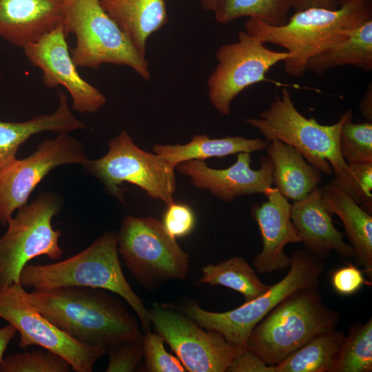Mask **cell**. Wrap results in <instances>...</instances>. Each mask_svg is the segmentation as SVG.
Wrapping results in <instances>:
<instances>
[{"label":"cell","instance_id":"cell-1","mask_svg":"<svg viewBox=\"0 0 372 372\" xmlns=\"http://www.w3.org/2000/svg\"><path fill=\"white\" fill-rule=\"evenodd\" d=\"M108 291L65 286L26 293L41 315L76 341L107 349L141 333L137 320Z\"/></svg>","mask_w":372,"mask_h":372},{"label":"cell","instance_id":"cell-2","mask_svg":"<svg viewBox=\"0 0 372 372\" xmlns=\"http://www.w3.org/2000/svg\"><path fill=\"white\" fill-rule=\"evenodd\" d=\"M372 19V0H347L337 9L309 8L289 17L280 26L248 18L245 32L262 43L280 45L289 56L283 61L285 72L302 77L307 61L346 39L351 30Z\"/></svg>","mask_w":372,"mask_h":372},{"label":"cell","instance_id":"cell-3","mask_svg":"<svg viewBox=\"0 0 372 372\" xmlns=\"http://www.w3.org/2000/svg\"><path fill=\"white\" fill-rule=\"evenodd\" d=\"M351 109L332 125H322L315 118H307L296 107L289 91L284 87L258 118L245 120L268 141L275 139L298 150L308 163L326 175L334 174L332 183L349 192L353 174L339 149V136Z\"/></svg>","mask_w":372,"mask_h":372},{"label":"cell","instance_id":"cell-4","mask_svg":"<svg viewBox=\"0 0 372 372\" xmlns=\"http://www.w3.org/2000/svg\"><path fill=\"white\" fill-rule=\"evenodd\" d=\"M19 284L23 288L35 290L79 286L116 293L134 309L143 330L150 331L149 311L123 273L115 231H106L88 247L62 261L50 265H25L21 272Z\"/></svg>","mask_w":372,"mask_h":372},{"label":"cell","instance_id":"cell-5","mask_svg":"<svg viewBox=\"0 0 372 372\" xmlns=\"http://www.w3.org/2000/svg\"><path fill=\"white\" fill-rule=\"evenodd\" d=\"M339 313L322 301L318 287L292 293L251 330L245 348L277 365L315 337L335 329Z\"/></svg>","mask_w":372,"mask_h":372},{"label":"cell","instance_id":"cell-6","mask_svg":"<svg viewBox=\"0 0 372 372\" xmlns=\"http://www.w3.org/2000/svg\"><path fill=\"white\" fill-rule=\"evenodd\" d=\"M63 25L76 37L71 56L76 67L98 69L105 63L126 65L143 79L149 64L127 34L109 16L100 0H64Z\"/></svg>","mask_w":372,"mask_h":372},{"label":"cell","instance_id":"cell-7","mask_svg":"<svg viewBox=\"0 0 372 372\" xmlns=\"http://www.w3.org/2000/svg\"><path fill=\"white\" fill-rule=\"evenodd\" d=\"M291 259L289 271L282 280L239 307L217 313L189 304L182 311L200 327L215 331L228 342L245 348L254 327L279 303L297 291L318 287L324 269L323 260L304 249L294 251Z\"/></svg>","mask_w":372,"mask_h":372},{"label":"cell","instance_id":"cell-8","mask_svg":"<svg viewBox=\"0 0 372 372\" xmlns=\"http://www.w3.org/2000/svg\"><path fill=\"white\" fill-rule=\"evenodd\" d=\"M61 205L57 194L43 192L10 219L0 237V287L20 285L23 268L37 256L61 259L64 252L59 244L61 231L52 228V220Z\"/></svg>","mask_w":372,"mask_h":372},{"label":"cell","instance_id":"cell-9","mask_svg":"<svg viewBox=\"0 0 372 372\" xmlns=\"http://www.w3.org/2000/svg\"><path fill=\"white\" fill-rule=\"evenodd\" d=\"M83 167L123 203V183L138 186L149 197L161 200L166 206L174 202L176 167L161 156L138 147L126 131L109 141L103 156L89 159Z\"/></svg>","mask_w":372,"mask_h":372},{"label":"cell","instance_id":"cell-10","mask_svg":"<svg viewBox=\"0 0 372 372\" xmlns=\"http://www.w3.org/2000/svg\"><path fill=\"white\" fill-rule=\"evenodd\" d=\"M118 252L130 273L146 284L183 279L188 271V255L152 217L128 215L117 233Z\"/></svg>","mask_w":372,"mask_h":372},{"label":"cell","instance_id":"cell-11","mask_svg":"<svg viewBox=\"0 0 372 372\" xmlns=\"http://www.w3.org/2000/svg\"><path fill=\"white\" fill-rule=\"evenodd\" d=\"M217 65L207 79L208 99L221 114L231 113L233 100L244 90L266 80L269 70L288 56L287 51L272 50L256 36L240 31L238 40L220 46Z\"/></svg>","mask_w":372,"mask_h":372},{"label":"cell","instance_id":"cell-12","mask_svg":"<svg viewBox=\"0 0 372 372\" xmlns=\"http://www.w3.org/2000/svg\"><path fill=\"white\" fill-rule=\"evenodd\" d=\"M20 285L0 287V318L13 326L20 335L22 349L36 345L66 360L76 372H92L95 362L107 351L73 339L30 304Z\"/></svg>","mask_w":372,"mask_h":372},{"label":"cell","instance_id":"cell-13","mask_svg":"<svg viewBox=\"0 0 372 372\" xmlns=\"http://www.w3.org/2000/svg\"><path fill=\"white\" fill-rule=\"evenodd\" d=\"M149 314L156 333L187 371H227L244 349L228 342L215 331H205L187 316L169 306L155 303Z\"/></svg>","mask_w":372,"mask_h":372},{"label":"cell","instance_id":"cell-14","mask_svg":"<svg viewBox=\"0 0 372 372\" xmlns=\"http://www.w3.org/2000/svg\"><path fill=\"white\" fill-rule=\"evenodd\" d=\"M89 160L81 141L59 134L45 139L28 157L16 159L0 172V223L6 227L13 212L25 205L37 185L55 167L84 165Z\"/></svg>","mask_w":372,"mask_h":372},{"label":"cell","instance_id":"cell-15","mask_svg":"<svg viewBox=\"0 0 372 372\" xmlns=\"http://www.w3.org/2000/svg\"><path fill=\"white\" fill-rule=\"evenodd\" d=\"M67 35L62 23L27 43L23 50L31 64L41 70L45 86L64 87L72 97L75 111L82 114L96 112L106 103V98L78 72L69 52Z\"/></svg>","mask_w":372,"mask_h":372},{"label":"cell","instance_id":"cell-16","mask_svg":"<svg viewBox=\"0 0 372 372\" xmlns=\"http://www.w3.org/2000/svg\"><path fill=\"white\" fill-rule=\"evenodd\" d=\"M251 163L250 153L240 152L236 162L225 169L211 168L200 160L182 162L176 168L196 187L208 190L219 199L231 203L240 196L264 194L271 187L273 166L270 158H262L258 169H251Z\"/></svg>","mask_w":372,"mask_h":372},{"label":"cell","instance_id":"cell-17","mask_svg":"<svg viewBox=\"0 0 372 372\" xmlns=\"http://www.w3.org/2000/svg\"><path fill=\"white\" fill-rule=\"evenodd\" d=\"M264 194L267 200L255 204L251 210L262 240V249L253 260L255 269L261 274L289 268L291 259L284 249L289 243L301 242L291 220V204L276 188L271 187Z\"/></svg>","mask_w":372,"mask_h":372},{"label":"cell","instance_id":"cell-18","mask_svg":"<svg viewBox=\"0 0 372 372\" xmlns=\"http://www.w3.org/2000/svg\"><path fill=\"white\" fill-rule=\"evenodd\" d=\"M291 220L307 251L324 260L332 251L346 258H354L352 247L336 229L318 187L304 198L291 205Z\"/></svg>","mask_w":372,"mask_h":372},{"label":"cell","instance_id":"cell-19","mask_svg":"<svg viewBox=\"0 0 372 372\" xmlns=\"http://www.w3.org/2000/svg\"><path fill=\"white\" fill-rule=\"evenodd\" d=\"M64 0H0V38L23 48L63 23Z\"/></svg>","mask_w":372,"mask_h":372},{"label":"cell","instance_id":"cell-20","mask_svg":"<svg viewBox=\"0 0 372 372\" xmlns=\"http://www.w3.org/2000/svg\"><path fill=\"white\" fill-rule=\"evenodd\" d=\"M322 196L329 212L342 220L352 247L354 260L372 276V216L361 208L340 187L332 183L322 187Z\"/></svg>","mask_w":372,"mask_h":372},{"label":"cell","instance_id":"cell-21","mask_svg":"<svg viewBox=\"0 0 372 372\" xmlns=\"http://www.w3.org/2000/svg\"><path fill=\"white\" fill-rule=\"evenodd\" d=\"M59 105L52 113L21 123L0 122V172L17 159L19 147L32 136L43 132L69 134L86 128L71 112L66 95L59 91Z\"/></svg>","mask_w":372,"mask_h":372},{"label":"cell","instance_id":"cell-22","mask_svg":"<svg viewBox=\"0 0 372 372\" xmlns=\"http://www.w3.org/2000/svg\"><path fill=\"white\" fill-rule=\"evenodd\" d=\"M269 142L266 149L273 166L272 185L281 195L294 202L318 187L322 172L298 150L277 139Z\"/></svg>","mask_w":372,"mask_h":372},{"label":"cell","instance_id":"cell-23","mask_svg":"<svg viewBox=\"0 0 372 372\" xmlns=\"http://www.w3.org/2000/svg\"><path fill=\"white\" fill-rule=\"evenodd\" d=\"M100 2L144 56L149 37L168 21L165 0H100Z\"/></svg>","mask_w":372,"mask_h":372},{"label":"cell","instance_id":"cell-24","mask_svg":"<svg viewBox=\"0 0 372 372\" xmlns=\"http://www.w3.org/2000/svg\"><path fill=\"white\" fill-rule=\"evenodd\" d=\"M269 141L262 138H247L242 136L211 138L207 135H195L185 145H154L155 154L165 158L172 165L191 160L203 161L213 157L251 153L266 149Z\"/></svg>","mask_w":372,"mask_h":372},{"label":"cell","instance_id":"cell-25","mask_svg":"<svg viewBox=\"0 0 372 372\" xmlns=\"http://www.w3.org/2000/svg\"><path fill=\"white\" fill-rule=\"evenodd\" d=\"M353 65L372 70V19L351 30L348 37L311 58L306 70L321 75L338 66Z\"/></svg>","mask_w":372,"mask_h":372},{"label":"cell","instance_id":"cell-26","mask_svg":"<svg viewBox=\"0 0 372 372\" xmlns=\"http://www.w3.org/2000/svg\"><path fill=\"white\" fill-rule=\"evenodd\" d=\"M345 337L336 329L315 337L275 365L276 372H333Z\"/></svg>","mask_w":372,"mask_h":372},{"label":"cell","instance_id":"cell-27","mask_svg":"<svg viewBox=\"0 0 372 372\" xmlns=\"http://www.w3.org/2000/svg\"><path fill=\"white\" fill-rule=\"evenodd\" d=\"M198 283L230 288L241 293L245 302L262 295L271 286L262 282L250 265L243 258L238 256L216 265H205Z\"/></svg>","mask_w":372,"mask_h":372},{"label":"cell","instance_id":"cell-28","mask_svg":"<svg viewBox=\"0 0 372 372\" xmlns=\"http://www.w3.org/2000/svg\"><path fill=\"white\" fill-rule=\"evenodd\" d=\"M291 9L290 0H222L214 13L220 23L247 17L280 26L287 22Z\"/></svg>","mask_w":372,"mask_h":372},{"label":"cell","instance_id":"cell-29","mask_svg":"<svg viewBox=\"0 0 372 372\" xmlns=\"http://www.w3.org/2000/svg\"><path fill=\"white\" fill-rule=\"evenodd\" d=\"M372 371V320L352 326L336 358L333 372Z\"/></svg>","mask_w":372,"mask_h":372},{"label":"cell","instance_id":"cell-30","mask_svg":"<svg viewBox=\"0 0 372 372\" xmlns=\"http://www.w3.org/2000/svg\"><path fill=\"white\" fill-rule=\"evenodd\" d=\"M353 114L342 125L339 149L348 164L372 163V123H354Z\"/></svg>","mask_w":372,"mask_h":372},{"label":"cell","instance_id":"cell-31","mask_svg":"<svg viewBox=\"0 0 372 372\" xmlns=\"http://www.w3.org/2000/svg\"><path fill=\"white\" fill-rule=\"evenodd\" d=\"M69 362L47 349L25 351L3 357L0 372H69Z\"/></svg>","mask_w":372,"mask_h":372},{"label":"cell","instance_id":"cell-32","mask_svg":"<svg viewBox=\"0 0 372 372\" xmlns=\"http://www.w3.org/2000/svg\"><path fill=\"white\" fill-rule=\"evenodd\" d=\"M143 355L146 369L150 372H184L186 370L179 359L168 353L164 340L157 333L146 331L143 335Z\"/></svg>","mask_w":372,"mask_h":372},{"label":"cell","instance_id":"cell-33","mask_svg":"<svg viewBox=\"0 0 372 372\" xmlns=\"http://www.w3.org/2000/svg\"><path fill=\"white\" fill-rule=\"evenodd\" d=\"M107 372H132L143 356V335L141 333L119 341L107 349Z\"/></svg>","mask_w":372,"mask_h":372},{"label":"cell","instance_id":"cell-34","mask_svg":"<svg viewBox=\"0 0 372 372\" xmlns=\"http://www.w3.org/2000/svg\"><path fill=\"white\" fill-rule=\"evenodd\" d=\"M166 231L174 238L189 235L194 229L196 217L187 204L173 202L167 206L162 220Z\"/></svg>","mask_w":372,"mask_h":372},{"label":"cell","instance_id":"cell-35","mask_svg":"<svg viewBox=\"0 0 372 372\" xmlns=\"http://www.w3.org/2000/svg\"><path fill=\"white\" fill-rule=\"evenodd\" d=\"M353 173L347 194L364 210L372 214V163L349 165Z\"/></svg>","mask_w":372,"mask_h":372},{"label":"cell","instance_id":"cell-36","mask_svg":"<svg viewBox=\"0 0 372 372\" xmlns=\"http://www.w3.org/2000/svg\"><path fill=\"white\" fill-rule=\"evenodd\" d=\"M331 282L338 293L348 296L357 293L366 283V280L360 269L347 263L331 273Z\"/></svg>","mask_w":372,"mask_h":372},{"label":"cell","instance_id":"cell-37","mask_svg":"<svg viewBox=\"0 0 372 372\" xmlns=\"http://www.w3.org/2000/svg\"><path fill=\"white\" fill-rule=\"evenodd\" d=\"M229 372H276V366L267 364L262 358L244 348L232 360Z\"/></svg>","mask_w":372,"mask_h":372},{"label":"cell","instance_id":"cell-38","mask_svg":"<svg viewBox=\"0 0 372 372\" xmlns=\"http://www.w3.org/2000/svg\"><path fill=\"white\" fill-rule=\"evenodd\" d=\"M347 0H290L291 8L295 12L309 8L337 9Z\"/></svg>","mask_w":372,"mask_h":372},{"label":"cell","instance_id":"cell-39","mask_svg":"<svg viewBox=\"0 0 372 372\" xmlns=\"http://www.w3.org/2000/svg\"><path fill=\"white\" fill-rule=\"evenodd\" d=\"M359 110L366 121L372 123V85L370 83L359 102Z\"/></svg>","mask_w":372,"mask_h":372},{"label":"cell","instance_id":"cell-40","mask_svg":"<svg viewBox=\"0 0 372 372\" xmlns=\"http://www.w3.org/2000/svg\"><path fill=\"white\" fill-rule=\"evenodd\" d=\"M17 333L16 329L10 324L0 328V365L10 342L14 338Z\"/></svg>","mask_w":372,"mask_h":372},{"label":"cell","instance_id":"cell-41","mask_svg":"<svg viewBox=\"0 0 372 372\" xmlns=\"http://www.w3.org/2000/svg\"><path fill=\"white\" fill-rule=\"evenodd\" d=\"M200 1L205 10L214 12L222 0H200Z\"/></svg>","mask_w":372,"mask_h":372}]
</instances>
